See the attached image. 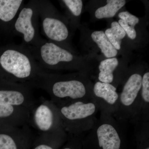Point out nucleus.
<instances>
[{
    "mask_svg": "<svg viewBox=\"0 0 149 149\" xmlns=\"http://www.w3.org/2000/svg\"><path fill=\"white\" fill-rule=\"evenodd\" d=\"M31 122L40 134L65 131L57 107L50 100L42 99L36 104L30 112Z\"/></svg>",
    "mask_w": 149,
    "mask_h": 149,
    "instance_id": "nucleus-9",
    "label": "nucleus"
},
{
    "mask_svg": "<svg viewBox=\"0 0 149 149\" xmlns=\"http://www.w3.org/2000/svg\"><path fill=\"white\" fill-rule=\"evenodd\" d=\"M143 149H149L148 146H147V147H145V148H144Z\"/></svg>",
    "mask_w": 149,
    "mask_h": 149,
    "instance_id": "nucleus-25",
    "label": "nucleus"
},
{
    "mask_svg": "<svg viewBox=\"0 0 149 149\" xmlns=\"http://www.w3.org/2000/svg\"><path fill=\"white\" fill-rule=\"evenodd\" d=\"M149 122V72L143 74L142 86L132 123Z\"/></svg>",
    "mask_w": 149,
    "mask_h": 149,
    "instance_id": "nucleus-15",
    "label": "nucleus"
},
{
    "mask_svg": "<svg viewBox=\"0 0 149 149\" xmlns=\"http://www.w3.org/2000/svg\"><path fill=\"white\" fill-rule=\"evenodd\" d=\"M36 104L29 85L0 81V104L22 107L31 112Z\"/></svg>",
    "mask_w": 149,
    "mask_h": 149,
    "instance_id": "nucleus-10",
    "label": "nucleus"
},
{
    "mask_svg": "<svg viewBox=\"0 0 149 149\" xmlns=\"http://www.w3.org/2000/svg\"><path fill=\"white\" fill-rule=\"evenodd\" d=\"M36 0L29 1L19 10L13 23L12 35L21 36L22 44L27 48L35 45L42 40Z\"/></svg>",
    "mask_w": 149,
    "mask_h": 149,
    "instance_id": "nucleus-6",
    "label": "nucleus"
},
{
    "mask_svg": "<svg viewBox=\"0 0 149 149\" xmlns=\"http://www.w3.org/2000/svg\"><path fill=\"white\" fill-rule=\"evenodd\" d=\"M91 37L106 57L112 58L117 54V50L110 42L103 31H95L91 34Z\"/></svg>",
    "mask_w": 149,
    "mask_h": 149,
    "instance_id": "nucleus-18",
    "label": "nucleus"
},
{
    "mask_svg": "<svg viewBox=\"0 0 149 149\" xmlns=\"http://www.w3.org/2000/svg\"><path fill=\"white\" fill-rule=\"evenodd\" d=\"M34 87L45 91L50 97V100L57 106L93 99V88L79 76L59 75L45 70L40 74Z\"/></svg>",
    "mask_w": 149,
    "mask_h": 149,
    "instance_id": "nucleus-2",
    "label": "nucleus"
},
{
    "mask_svg": "<svg viewBox=\"0 0 149 149\" xmlns=\"http://www.w3.org/2000/svg\"><path fill=\"white\" fill-rule=\"evenodd\" d=\"M118 61L115 57L106 59L100 62L99 66V81L102 83H113L114 80V70L118 65Z\"/></svg>",
    "mask_w": 149,
    "mask_h": 149,
    "instance_id": "nucleus-17",
    "label": "nucleus"
},
{
    "mask_svg": "<svg viewBox=\"0 0 149 149\" xmlns=\"http://www.w3.org/2000/svg\"><path fill=\"white\" fill-rule=\"evenodd\" d=\"M142 78L143 75L139 73L130 74L119 95L118 105L113 117L123 125L133 120L141 92Z\"/></svg>",
    "mask_w": 149,
    "mask_h": 149,
    "instance_id": "nucleus-8",
    "label": "nucleus"
},
{
    "mask_svg": "<svg viewBox=\"0 0 149 149\" xmlns=\"http://www.w3.org/2000/svg\"><path fill=\"white\" fill-rule=\"evenodd\" d=\"M67 141L66 145L61 149H78L81 143V137L68 138Z\"/></svg>",
    "mask_w": 149,
    "mask_h": 149,
    "instance_id": "nucleus-24",
    "label": "nucleus"
},
{
    "mask_svg": "<svg viewBox=\"0 0 149 149\" xmlns=\"http://www.w3.org/2000/svg\"><path fill=\"white\" fill-rule=\"evenodd\" d=\"M105 6L99 8L95 13L96 18H111L114 17L117 12L125 5L124 0H107Z\"/></svg>",
    "mask_w": 149,
    "mask_h": 149,
    "instance_id": "nucleus-19",
    "label": "nucleus"
},
{
    "mask_svg": "<svg viewBox=\"0 0 149 149\" xmlns=\"http://www.w3.org/2000/svg\"><path fill=\"white\" fill-rule=\"evenodd\" d=\"M24 0H0V33L12 35L13 23Z\"/></svg>",
    "mask_w": 149,
    "mask_h": 149,
    "instance_id": "nucleus-14",
    "label": "nucleus"
},
{
    "mask_svg": "<svg viewBox=\"0 0 149 149\" xmlns=\"http://www.w3.org/2000/svg\"><path fill=\"white\" fill-rule=\"evenodd\" d=\"M123 125L112 115L100 112L86 140L96 142L100 149H121L125 136Z\"/></svg>",
    "mask_w": 149,
    "mask_h": 149,
    "instance_id": "nucleus-5",
    "label": "nucleus"
},
{
    "mask_svg": "<svg viewBox=\"0 0 149 149\" xmlns=\"http://www.w3.org/2000/svg\"><path fill=\"white\" fill-rule=\"evenodd\" d=\"M92 94L93 100L97 103L100 112L113 116L119 99L116 87L110 83L97 81L93 86Z\"/></svg>",
    "mask_w": 149,
    "mask_h": 149,
    "instance_id": "nucleus-12",
    "label": "nucleus"
},
{
    "mask_svg": "<svg viewBox=\"0 0 149 149\" xmlns=\"http://www.w3.org/2000/svg\"><path fill=\"white\" fill-rule=\"evenodd\" d=\"M38 15L43 35L47 40L59 45L68 40L67 25L57 13L52 3L47 0H36Z\"/></svg>",
    "mask_w": 149,
    "mask_h": 149,
    "instance_id": "nucleus-7",
    "label": "nucleus"
},
{
    "mask_svg": "<svg viewBox=\"0 0 149 149\" xmlns=\"http://www.w3.org/2000/svg\"><path fill=\"white\" fill-rule=\"evenodd\" d=\"M118 23L120 26L122 27L125 33L128 35V37L131 40H134L136 39L137 33L134 27L129 25L128 23L122 19H119Z\"/></svg>",
    "mask_w": 149,
    "mask_h": 149,
    "instance_id": "nucleus-23",
    "label": "nucleus"
},
{
    "mask_svg": "<svg viewBox=\"0 0 149 149\" xmlns=\"http://www.w3.org/2000/svg\"><path fill=\"white\" fill-rule=\"evenodd\" d=\"M35 138L28 125L0 130V149H30Z\"/></svg>",
    "mask_w": 149,
    "mask_h": 149,
    "instance_id": "nucleus-11",
    "label": "nucleus"
},
{
    "mask_svg": "<svg viewBox=\"0 0 149 149\" xmlns=\"http://www.w3.org/2000/svg\"><path fill=\"white\" fill-rule=\"evenodd\" d=\"M27 48L40 66L47 72L72 66L75 59L68 50L44 39Z\"/></svg>",
    "mask_w": 149,
    "mask_h": 149,
    "instance_id": "nucleus-4",
    "label": "nucleus"
},
{
    "mask_svg": "<svg viewBox=\"0 0 149 149\" xmlns=\"http://www.w3.org/2000/svg\"><path fill=\"white\" fill-rule=\"evenodd\" d=\"M118 17L120 19L125 22L129 25L135 27L139 22V19L137 17L131 14L128 11L122 12L118 14Z\"/></svg>",
    "mask_w": 149,
    "mask_h": 149,
    "instance_id": "nucleus-22",
    "label": "nucleus"
},
{
    "mask_svg": "<svg viewBox=\"0 0 149 149\" xmlns=\"http://www.w3.org/2000/svg\"><path fill=\"white\" fill-rule=\"evenodd\" d=\"M44 70L29 49L22 44L0 47V81L32 88Z\"/></svg>",
    "mask_w": 149,
    "mask_h": 149,
    "instance_id": "nucleus-1",
    "label": "nucleus"
},
{
    "mask_svg": "<svg viewBox=\"0 0 149 149\" xmlns=\"http://www.w3.org/2000/svg\"><path fill=\"white\" fill-rule=\"evenodd\" d=\"M105 34L113 46L117 50H120L121 40L126 35V33L118 22H113L111 27L106 30Z\"/></svg>",
    "mask_w": 149,
    "mask_h": 149,
    "instance_id": "nucleus-20",
    "label": "nucleus"
},
{
    "mask_svg": "<svg viewBox=\"0 0 149 149\" xmlns=\"http://www.w3.org/2000/svg\"><path fill=\"white\" fill-rule=\"evenodd\" d=\"M68 139L65 131L40 134L35 138L30 149H58Z\"/></svg>",
    "mask_w": 149,
    "mask_h": 149,
    "instance_id": "nucleus-16",
    "label": "nucleus"
},
{
    "mask_svg": "<svg viewBox=\"0 0 149 149\" xmlns=\"http://www.w3.org/2000/svg\"><path fill=\"white\" fill-rule=\"evenodd\" d=\"M30 116V111L25 108L0 104V128L28 125Z\"/></svg>",
    "mask_w": 149,
    "mask_h": 149,
    "instance_id": "nucleus-13",
    "label": "nucleus"
},
{
    "mask_svg": "<svg viewBox=\"0 0 149 149\" xmlns=\"http://www.w3.org/2000/svg\"><path fill=\"white\" fill-rule=\"evenodd\" d=\"M56 106L68 138L81 137L92 130L97 121L96 115L99 109L93 99Z\"/></svg>",
    "mask_w": 149,
    "mask_h": 149,
    "instance_id": "nucleus-3",
    "label": "nucleus"
},
{
    "mask_svg": "<svg viewBox=\"0 0 149 149\" xmlns=\"http://www.w3.org/2000/svg\"><path fill=\"white\" fill-rule=\"evenodd\" d=\"M71 15L73 16H80L82 12L83 2L81 0H63L62 1Z\"/></svg>",
    "mask_w": 149,
    "mask_h": 149,
    "instance_id": "nucleus-21",
    "label": "nucleus"
}]
</instances>
